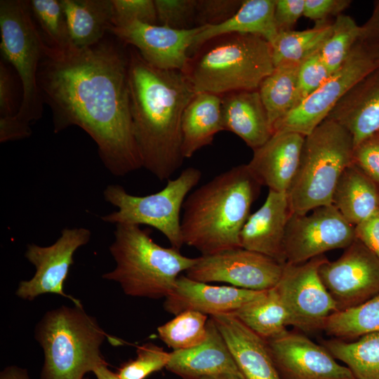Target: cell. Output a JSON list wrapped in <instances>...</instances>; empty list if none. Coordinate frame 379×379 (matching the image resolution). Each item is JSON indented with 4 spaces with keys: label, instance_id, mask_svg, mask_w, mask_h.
Listing matches in <instances>:
<instances>
[{
    "label": "cell",
    "instance_id": "obj_29",
    "mask_svg": "<svg viewBox=\"0 0 379 379\" xmlns=\"http://www.w3.org/2000/svg\"><path fill=\"white\" fill-rule=\"evenodd\" d=\"M300 63H284L274 67L258 87L273 131L277 121L296 105L298 76Z\"/></svg>",
    "mask_w": 379,
    "mask_h": 379
},
{
    "label": "cell",
    "instance_id": "obj_24",
    "mask_svg": "<svg viewBox=\"0 0 379 379\" xmlns=\"http://www.w3.org/2000/svg\"><path fill=\"white\" fill-rule=\"evenodd\" d=\"M221 114L224 130L236 134L253 150L263 145L273 134L258 90L222 95Z\"/></svg>",
    "mask_w": 379,
    "mask_h": 379
},
{
    "label": "cell",
    "instance_id": "obj_28",
    "mask_svg": "<svg viewBox=\"0 0 379 379\" xmlns=\"http://www.w3.org/2000/svg\"><path fill=\"white\" fill-rule=\"evenodd\" d=\"M72 41L77 48L104 39L112 25V0H60Z\"/></svg>",
    "mask_w": 379,
    "mask_h": 379
},
{
    "label": "cell",
    "instance_id": "obj_15",
    "mask_svg": "<svg viewBox=\"0 0 379 379\" xmlns=\"http://www.w3.org/2000/svg\"><path fill=\"white\" fill-rule=\"evenodd\" d=\"M319 273L338 311L379 293V258L357 238L339 258L325 261Z\"/></svg>",
    "mask_w": 379,
    "mask_h": 379
},
{
    "label": "cell",
    "instance_id": "obj_10",
    "mask_svg": "<svg viewBox=\"0 0 379 379\" xmlns=\"http://www.w3.org/2000/svg\"><path fill=\"white\" fill-rule=\"evenodd\" d=\"M328 259L324 255L299 264L286 263L275 288L287 314V326L305 331L322 329L327 318L338 311L319 273Z\"/></svg>",
    "mask_w": 379,
    "mask_h": 379
},
{
    "label": "cell",
    "instance_id": "obj_30",
    "mask_svg": "<svg viewBox=\"0 0 379 379\" xmlns=\"http://www.w3.org/2000/svg\"><path fill=\"white\" fill-rule=\"evenodd\" d=\"M232 314L265 340L279 335L287 326L286 311L275 287L263 291Z\"/></svg>",
    "mask_w": 379,
    "mask_h": 379
},
{
    "label": "cell",
    "instance_id": "obj_49",
    "mask_svg": "<svg viewBox=\"0 0 379 379\" xmlns=\"http://www.w3.org/2000/svg\"><path fill=\"white\" fill-rule=\"evenodd\" d=\"M0 379H30L27 371L11 365L6 366L0 373Z\"/></svg>",
    "mask_w": 379,
    "mask_h": 379
},
{
    "label": "cell",
    "instance_id": "obj_43",
    "mask_svg": "<svg viewBox=\"0 0 379 379\" xmlns=\"http://www.w3.org/2000/svg\"><path fill=\"white\" fill-rule=\"evenodd\" d=\"M305 0H275L274 21L279 32L293 30L303 15Z\"/></svg>",
    "mask_w": 379,
    "mask_h": 379
},
{
    "label": "cell",
    "instance_id": "obj_11",
    "mask_svg": "<svg viewBox=\"0 0 379 379\" xmlns=\"http://www.w3.org/2000/svg\"><path fill=\"white\" fill-rule=\"evenodd\" d=\"M378 67L364 45L358 41L340 68L277 121L273 133L289 131L304 136L309 135L327 118L338 101L357 82Z\"/></svg>",
    "mask_w": 379,
    "mask_h": 379
},
{
    "label": "cell",
    "instance_id": "obj_37",
    "mask_svg": "<svg viewBox=\"0 0 379 379\" xmlns=\"http://www.w3.org/2000/svg\"><path fill=\"white\" fill-rule=\"evenodd\" d=\"M134 359L122 364L117 374L121 379H145L152 373L166 368L170 352L151 343L138 346Z\"/></svg>",
    "mask_w": 379,
    "mask_h": 379
},
{
    "label": "cell",
    "instance_id": "obj_22",
    "mask_svg": "<svg viewBox=\"0 0 379 379\" xmlns=\"http://www.w3.org/2000/svg\"><path fill=\"white\" fill-rule=\"evenodd\" d=\"M166 368L182 379H201L218 374H233L244 379L215 321H208V335L201 345L173 350Z\"/></svg>",
    "mask_w": 379,
    "mask_h": 379
},
{
    "label": "cell",
    "instance_id": "obj_53",
    "mask_svg": "<svg viewBox=\"0 0 379 379\" xmlns=\"http://www.w3.org/2000/svg\"><path fill=\"white\" fill-rule=\"evenodd\" d=\"M84 379H88V378H84Z\"/></svg>",
    "mask_w": 379,
    "mask_h": 379
},
{
    "label": "cell",
    "instance_id": "obj_14",
    "mask_svg": "<svg viewBox=\"0 0 379 379\" xmlns=\"http://www.w3.org/2000/svg\"><path fill=\"white\" fill-rule=\"evenodd\" d=\"M91 237V231L86 227H65L50 246L28 244L25 257L34 266L35 273L30 279L19 283L16 295L31 301L42 294H57L75 305H81L79 300L65 293L63 286L74 263V254L89 242Z\"/></svg>",
    "mask_w": 379,
    "mask_h": 379
},
{
    "label": "cell",
    "instance_id": "obj_2",
    "mask_svg": "<svg viewBox=\"0 0 379 379\" xmlns=\"http://www.w3.org/2000/svg\"><path fill=\"white\" fill-rule=\"evenodd\" d=\"M128 86L133 133L145 168L159 180L182 166V118L196 92L179 70L157 68L131 47Z\"/></svg>",
    "mask_w": 379,
    "mask_h": 379
},
{
    "label": "cell",
    "instance_id": "obj_46",
    "mask_svg": "<svg viewBox=\"0 0 379 379\" xmlns=\"http://www.w3.org/2000/svg\"><path fill=\"white\" fill-rule=\"evenodd\" d=\"M30 125L18 119L15 114L0 116V142L27 138L32 135Z\"/></svg>",
    "mask_w": 379,
    "mask_h": 379
},
{
    "label": "cell",
    "instance_id": "obj_5",
    "mask_svg": "<svg viewBox=\"0 0 379 379\" xmlns=\"http://www.w3.org/2000/svg\"><path fill=\"white\" fill-rule=\"evenodd\" d=\"M109 252L114 268L102 274L118 283L125 294L132 297L159 299L173 290L180 274L197 261L176 248L157 244L139 225L118 224Z\"/></svg>",
    "mask_w": 379,
    "mask_h": 379
},
{
    "label": "cell",
    "instance_id": "obj_39",
    "mask_svg": "<svg viewBox=\"0 0 379 379\" xmlns=\"http://www.w3.org/2000/svg\"><path fill=\"white\" fill-rule=\"evenodd\" d=\"M331 75L319 51L303 60L298 70V92L295 107L319 88Z\"/></svg>",
    "mask_w": 379,
    "mask_h": 379
},
{
    "label": "cell",
    "instance_id": "obj_38",
    "mask_svg": "<svg viewBox=\"0 0 379 379\" xmlns=\"http://www.w3.org/2000/svg\"><path fill=\"white\" fill-rule=\"evenodd\" d=\"M158 22L176 29L195 27L197 0H154Z\"/></svg>",
    "mask_w": 379,
    "mask_h": 379
},
{
    "label": "cell",
    "instance_id": "obj_36",
    "mask_svg": "<svg viewBox=\"0 0 379 379\" xmlns=\"http://www.w3.org/2000/svg\"><path fill=\"white\" fill-rule=\"evenodd\" d=\"M361 26L347 15L340 14L333 22L332 31L321 50L320 55L333 74L338 70L359 41Z\"/></svg>",
    "mask_w": 379,
    "mask_h": 379
},
{
    "label": "cell",
    "instance_id": "obj_41",
    "mask_svg": "<svg viewBox=\"0 0 379 379\" xmlns=\"http://www.w3.org/2000/svg\"><path fill=\"white\" fill-rule=\"evenodd\" d=\"M241 0H197L196 25H219L231 18L239 8Z\"/></svg>",
    "mask_w": 379,
    "mask_h": 379
},
{
    "label": "cell",
    "instance_id": "obj_7",
    "mask_svg": "<svg viewBox=\"0 0 379 379\" xmlns=\"http://www.w3.org/2000/svg\"><path fill=\"white\" fill-rule=\"evenodd\" d=\"M354 149L350 133L328 119L305 137L298 168L287 192L292 213L303 215L332 205L338 182L352 163Z\"/></svg>",
    "mask_w": 379,
    "mask_h": 379
},
{
    "label": "cell",
    "instance_id": "obj_1",
    "mask_svg": "<svg viewBox=\"0 0 379 379\" xmlns=\"http://www.w3.org/2000/svg\"><path fill=\"white\" fill-rule=\"evenodd\" d=\"M128 54L101 40L85 48H44L37 81L54 133L77 126L94 140L104 166L122 177L142 168L128 86Z\"/></svg>",
    "mask_w": 379,
    "mask_h": 379
},
{
    "label": "cell",
    "instance_id": "obj_33",
    "mask_svg": "<svg viewBox=\"0 0 379 379\" xmlns=\"http://www.w3.org/2000/svg\"><path fill=\"white\" fill-rule=\"evenodd\" d=\"M322 329L340 339L379 333V293L358 305L333 312Z\"/></svg>",
    "mask_w": 379,
    "mask_h": 379
},
{
    "label": "cell",
    "instance_id": "obj_35",
    "mask_svg": "<svg viewBox=\"0 0 379 379\" xmlns=\"http://www.w3.org/2000/svg\"><path fill=\"white\" fill-rule=\"evenodd\" d=\"M28 4L48 46L62 51L76 48L72 41L60 0H31L28 1Z\"/></svg>",
    "mask_w": 379,
    "mask_h": 379
},
{
    "label": "cell",
    "instance_id": "obj_13",
    "mask_svg": "<svg viewBox=\"0 0 379 379\" xmlns=\"http://www.w3.org/2000/svg\"><path fill=\"white\" fill-rule=\"evenodd\" d=\"M284 265L263 254L239 247L201 255L185 275L207 284L225 282L237 288L266 291L277 285Z\"/></svg>",
    "mask_w": 379,
    "mask_h": 379
},
{
    "label": "cell",
    "instance_id": "obj_6",
    "mask_svg": "<svg viewBox=\"0 0 379 379\" xmlns=\"http://www.w3.org/2000/svg\"><path fill=\"white\" fill-rule=\"evenodd\" d=\"M34 337L44 353L41 379H84L107 364L100 351L105 338L121 343L109 336L82 305L48 311L36 325Z\"/></svg>",
    "mask_w": 379,
    "mask_h": 379
},
{
    "label": "cell",
    "instance_id": "obj_40",
    "mask_svg": "<svg viewBox=\"0 0 379 379\" xmlns=\"http://www.w3.org/2000/svg\"><path fill=\"white\" fill-rule=\"evenodd\" d=\"M112 25L133 21L157 25V13L153 0H112Z\"/></svg>",
    "mask_w": 379,
    "mask_h": 379
},
{
    "label": "cell",
    "instance_id": "obj_27",
    "mask_svg": "<svg viewBox=\"0 0 379 379\" xmlns=\"http://www.w3.org/2000/svg\"><path fill=\"white\" fill-rule=\"evenodd\" d=\"M332 204L356 226L379 211V185L352 163L338 182Z\"/></svg>",
    "mask_w": 379,
    "mask_h": 379
},
{
    "label": "cell",
    "instance_id": "obj_19",
    "mask_svg": "<svg viewBox=\"0 0 379 379\" xmlns=\"http://www.w3.org/2000/svg\"><path fill=\"white\" fill-rule=\"evenodd\" d=\"M291 213L287 193L269 190L263 204L243 226L240 246L286 264L284 239Z\"/></svg>",
    "mask_w": 379,
    "mask_h": 379
},
{
    "label": "cell",
    "instance_id": "obj_16",
    "mask_svg": "<svg viewBox=\"0 0 379 379\" xmlns=\"http://www.w3.org/2000/svg\"><path fill=\"white\" fill-rule=\"evenodd\" d=\"M203 27L176 29L133 21L112 26L109 32L124 45L135 48L152 66L183 72L194 37Z\"/></svg>",
    "mask_w": 379,
    "mask_h": 379
},
{
    "label": "cell",
    "instance_id": "obj_34",
    "mask_svg": "<svg viewBox=\"0 0 379 379\" xmlns=\"http://www.w3.org/2000/svg\"><path fill=\"white\" fill-rule=\"evenodd\" d=\"M157 328L159 338L173 350H188L203 343L208 335L207 315L193 310L179 313Z\"/></svg>",
    "mask_w": 379,
    "mask_h": 379
},
{
    "label": "cell",
    "instance_id": "obj_12",
    "mask_svg": "<svg viewBox=\"0 0 379 379\" xmlns=\"http://www.w3.org/2000/svg\"><path fill=\"white\" fill-rule=\"evenodd\" d=\"M355 239V226L333 204L303 215L291 213L284 239L286 263H302L327 251L346 248Z\"/></svg>",
    "mask_w": 379,
    "mask_h": 379
},
{
    "label": "cell",
    "instance_id": "obj_3",
    "mask_svg": "<svg viewBox=\"0 0 379 379\" xmlns=\"http://www.w3.org/2000/svg\"><path fill=\"white\" fill-rule=\"evenodd\" d=\"M261 185L246 164L220 173L190 192L182 206L184 244L210 255L240 246V233Z\"/></svg>",
    "mask_w": 379,
    "mask_h": 379
},
{
    "label": "cell",
    "instance_id": "obj_42",
    "mask_svg": "<svg viewBox=\"0 0 379 379\" xmlns=\"http://www.w3.org/2000/svg\"><path fill=\"white\" fill-rule=\"evenodd\" d=\"M352 163L379 185V132L354 147Z\"/></svg>",
    "mask_w": 379,
    "mask_h": 379
},
{
    "label": "cell",
    "instance_id": "obj_52",
    "mask_svg": "<svg viewBox=\"0 0 379 379\" xmlns=\"http://www.w3.org/2000/svg\"><path fill=\"white\" fill-rule=\"evenodd\" d=\"M201 379H241V378L233 374L224 373V374H218V375L204 377V378H201Z\"/></svg>",
    "mask_w": 379,
    "mask_h": 379
},
{
    "label": "cell",
    "instance_id": "obj_17",
    "mask_svg": "<svg viewBox=\"0 0 379 379\" xmlns=\"http://www.w3.org/2000/svg\"><path fill=\"white\" fill-rule=\"evenodd\" d=\"M266 341L282 379H355L325 347L302 334L286 330Z\"/></svg>",
    "mask_w": 379,
    "mask_h": 379
},
{
    "label": "cell",
    "instance_id": "obj_23",
    "mask_svg": "<svg viewBox=\"0 0 379 379\" xmlns=\"http://www.w3.org/2000/svg\"><path fill=\"white\" fill-rule=\"evenodd\" d=\"M211 317L223 336L244 379H282L266 340L232 314Z\"/></svg>",
    "mask_w": 379,
    "mask_h": 379
},
{
    "label": "cell",
    "instance_id": "obj_47",
    "mask_svg": "<svg viewBox=\"0 0 379 379\" xmlns=\"http://www.w3.org/2000/svg\"><path fill=\"white\" fill-rule=\"evenodd\" d=\"M12 80L5 64L0 63V116H11L13 112Z\"/></svg>",
    "mask_w": 379,
    "mask_h": 379
},
{
    "label": "cell",
    "instance_id": "obj_26",
    "mask_svg": "<svg viewBox=\"0 0 379 379\" xmlns=\"http://www.w3.org/2000/svg\"><path fill=\"white\" fill-rule=\"evenodd\" d=\"M222 95L196 93L182 118V152L192 157L202 147L212 144L215 135L225 131L221 114Z\"/></svg>",
    "mask_w": 379,
    "mask_h": 379
},
{
    "label": "cell",
    "instance_id": "obj_21",
    "mask_svg": "<svg viewBox=\"0 0 379 379\" xmlns=\"http://www.w3.org/2000/svg\"><path fill=\"white\" fill-rule=\"evenodd\" d=\"M351 135L354 147L379 132V67L357 82L327 117Z\"/></svg>",
    "mask_w": 379,
    "mask_h": 379
},
{
    "label": "cell",
    "instance_id": "obj_20",
    "mask_svg": "<svg viewBox=\"0 0 379 379\" xmlns=\"http://www.w3.org/2000/svg\"><path fill=\"white\" fill-rule=\"evenodd\" d=\"M305 137L295 132H275L253 150L246 165L261 186L287 193L298 168Z\"/></svg>",
    "mask_w": 379,
    "mask_h": 379
},
{
    "label": "cell",
    "instance_id": "obj_4",
    "mask_svg": "<svg viewBox=\"0 0 379 379\" xmlns=\"http://www.w3.org/2000/svg\"><path fill=\"white\" fill-rule=\"evenodd\" d=\"M274 69L270 44L251 34H227L213 38L189 56L182 72L196 93L222 95L258 90Z\"/></svg>",
    "mask_w": 379,
    "mask_h": 379
},
{
    "label": "cell",
    "instance_id": "obj_25",
    "mask_svg": "<svg viewBox=\"0 0 379 379\" xmlns=\"http://www.w3.org/2000/svg\"><path fill=\"white\" fill-rule=\"evenodd\" d=\"M274 7L275 0H244L228 20L203 27L194 37L189 56L207 41L227 34H256L271 44L279 34L274 21Z\"/></svg>",
    "mask_w": 379,
    "mask_h": 379
},
{
    "label": "cell",
    "instance_id": "obj_51",
    "mask_svg": "<svg viewBox=\"0 0 379 379\" xmlns=\"http://www.w3.org/2000/svg\"><path fill=\"white\" fill-rule=\"evenodd\" d=\"M362 44L364 45L372 58L379 65V41Z\"/></svg>",
    "mask_w": 379,
    "mask_h": 379
},
{
    "label": "cell",
    "instance_id": "obj_50",
    "mask_svg": "<svg viewBox=\"0 0 379 379\" xmlns=\"http://www.w3.org/2000/svg\"><path fill=\"white\" fill-rule=\"evenodd\" d=\"M97 379H121L117 373H114L108 368V364L98 366L93 372Z\"/></svg>",
    "mask_w": 379,
    "mask_h": 379
},
{
    "label": "cell",
    "instance_id": "obj_31",
    "mask_svg": "<svg viewBox=\"0 0 379 379\" xmlns=\"http://www.w3.org/2000/svg\"><path fill=\"white\" fill-rule=\"evenodd\" d=\"M333 22H317L316 25L301 31L279 32L270 44L274 67L284 63H301L319 52L330 36Z\"/></svg>",
    "mask_w": 379,
    "mask_h": 379
},
{
    "label": "cell",
    "instance_id": "obj_48",
    "mask_svg": "<svg viewBox=\"0 0 379 379\" xmlns=\"http://www.w3.org/2000/svg\"><path fill=\"white\" fill-rule=\"evenodd\" d=\"M379 41V0L374 2V8L371 16L363 25L359 41L371 43Z\"/></svg>",
    "mask_w": 379,
    "mask_h": 379
},
{
    "label": "cell",
    "instance_id": "obj_45",
    "mask_svg": "<svg viewBox=\"0 0 379 379\" xmlns=\"http://www.w3.org/2000/svg\"><path fill=\"white\" fill-rule=\"evenodd\" d=\"M355 236L379 258V211L355 226Z\"/></svg>",
    "mask_w": 379,
    "mask_h": 379
},
{
    "label": "cell",
    "instance_id": "obj_32",
    "mask_svg": "<svg viewBox=\"0 0 379 379\" xmlns=\"http://www.w3.org/2000/svg\"><path fill=\"white\" fill-rule=\"evenodd\" d=\"M324 347L342 361L355 379H379V333L364 335L356 341H326Z\"/></svg>",
    "mask_w": 379,
    "mask_h": 379
},
{
    "label": "cell",
    "instance_id": "obj_44",
    "mask_svg": "<svg viewBox=\"0 0 379 379\" xmlns=\"http://www.w3.org/2000/svg\"><path fill=\"white\" fill-rule=\"evenodd\" d=\"M352 3L350 0H305L303 15L317 22L342 14Z\"/></svg>",
    "mask_w": 379,
    "mask_h": 379
},
{
    "label": "cell",
    "instance_id": "obj_18",
    "mask_svg": "<svg viewBox=\"0 0 379 379\" xmlns=\"http://www.w3.org/2000/svg\"><path fill=\"white\" fill-rule=\"evenodd\" d=\"M262 291L232 286H213L180 275L173 290L165 298L164 308L174 315L186 310L211 317L232 314Z\"/></svg>",
    "mask_w": 379,
    "mask_h": 379
},
{
    "label": "cell",
    "instance_id": "obj_9",
    "mask_svg": "<svg viewBox=\"0 0 379 379\" xmlns=\"http://www.w3.org/2000/svg\"><path fill=\"white\" fill-rule=\"evenodd\" d=\"M0 33L1 54L15 67L22 83V101L15 115L30 125L43 114L37 73L46 44L33 20L28 1H0Z\"/></svg>",
    "mask_w": 379,
    "mask_h": 379
},
{
    "label": "cell",
    "instance_id": "obj_8",
    "mask_svg": "<svg viewBox=\"0 0 379 379\" xmlns=\"http://www.w3.org/2000/svg\"><path fill=\"white\" fill-rule=\"evenodd\" d=\"M201 175L199 169L187 167L175 179L168 180L161 190L145 196L131 194L119 185H108L103 191L104 199L117 210L100 218L115 225L152 227L165 236L171 247L180 250L184 245L181 210L185 199L199 183Z\"/></svg>",
    "mask_w": 379,
    "mask_h": 379
}]
</instances>
